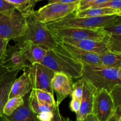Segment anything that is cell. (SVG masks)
Here are the masks:
<instances>
[{
    "instance_id": "obj_1",
    "label": "cell",
    "mask_w": 121,
    "mask_h": 121,
    "mask_svg": "<svg viewBox=\"0 0 121 121\" xmlns=\"http://www.w3.org/2000/svg\"><path fill=\"white\" fill-rule=\"evenodd\" d=\"M41 64L54 73H64L72 79H79L82 75V64L72 57L60 43L56 48L47 51Z\"/></svg>"
},
{
    "instance_id": "obj_2",
    "label": "cell",
    "mask_w": 121,
    "mask_h": 121,
    "mask_svg": "<svg viewBox=\"0 0 121 121\" xmlns=\"http://www.w3.org/2000/svg\"><path fill=\"white\" fill-rule=\"evenodd\" d=\"M81 78L93 85L97 90L110 92L121 85V68L107 67L102 65H83Z\"/></svg>"
},
{
    "instance_id": "obj_3",
    "label": "cell",
    "mask_w": 121,
    "mask_h": 121,
    "mask_svg": "<svg viewBox=\"0 0 121 121\" xmlns=\"http://www.w3.org/2000/svg\"><path fill=\"white\" fill-rule=\"evenodd\" d=\"M27 28L24 34L18 40L31 41L48 50L55 48L59 46L60 43L55 36L46 28L44 24L37 20L34 14L27 18Z\"/></svg>"
},
{
    "instance_id": "obj_4",
    "label": "cell",
    "mask_w": 121,
    "mask_h": 121,
    "mask_svg": "<svg viewBox=\"0 0 121 121\" xmlns=\"http://www.w3.org/2000/svg\"><path fill=\"white\" fill-rule=\"evenodd\" d=\"M27 18L15 8L0 13V39L9 41L24 34Z\"/></svg>"
},
{
    "instance_id": "obj_5",
    "label": "cell",
    "mask_w": 121,
    "mask_h": 121,
    "mask_svg": "<svg viewBox=\"0 0 121 121\" xmlns=\"http://www.w3.org/2000/svg\"><path fill=\"white\" fill-rule=\"evenodd\" d=\"M74 15V13L61 20L45 24V26L48 29L61 28L97 29L104 28L105 26L121 19V16L117 15L98 17L82 18L75 17Z\"/></svg>"
},
{
    "instance_id": "obj_6",
    "label": "cell",
    "mask_w": 121,
    "mask_h": 121,
    "mask_svg": "<svg viewBox=\"0 0 121 121\" xmlns=\"http://www.w3.org/2000/svg\"><path fill=\"white\" fill-rule=\"evenodd\" d=\"M78 2L63 4H47L38 10L34 11L37 20L44 24L52 23L67 17L76 13Z\"/></svg>"
},
{
    "instance_id": "obj_7",
    "label": "cell",
    "mask_w": 121,
    "mask_h": 121,
    "mask_svg": "<svg viewBox=\"0 0 121 121\" xmlns=\"http://www.w3.org/2000/svg\"><path fill=\"white\" fill-rule=\"evenodd\" d=\"M57 40L66 38L74 40H92L107 42L109 34L103 28L87 29L81 28H61L48 29Z\"/></svg>"
},
{
    "instance_id": "obj_8",
    "label": "cell",
    "mask_w": 121,
    "mask_h": 121,
    "mask_svg": "<svg viewBox=\"0 0 121 121\" xmlns=\"http://www.w3.org/2000/svg\"><path fill=\"white\" fill-rule=\"evenodd\" d=\"M28 69L32 89L42 90L54 95L51 83L55 73L41 63L30 64Z\"/></svg>"
},
{
    "instance_id": "obj_9",
    "label": "cell",
    "mask_w": 121,
    "mask_h": 121,
    "mask_svg": "<svg viewBox=\"0 0 121 121\" xmlns=\"http://www.w3.org/2000/svg\"><path fill=\"white\" fill-rule=\"evenodd\" d=\"M114 103L109 92L97 90L93 100L92 113L99 121H108L115 112Z\"/></svg>"
},
{
    "instance_id": "obj_10",
    "label": "cell",
    "mask_w": 121,
    "mask_h": 121,
    "mask_svg": "<svg viewBox=\"0 0 121 121\" xmlns=\"http://www.w3.org/2000/svg\"><path fill=\"white\" fill-rule=\"evenodd\" d=\"M29 65L18 46L7 44L2 61V67L7 73L24 71Z\"/></svg>"
},
{
    "instance_id": "obj_11",
    "label": "cell",
    "mask_w": 121,
    "mask_h": 121,
    "mask_svg": "<svg viewBox=\"0 0 121 121\" xmlns=\"http://www.w3.org/2000/svg\"><path fill=\"white\" fill-rule=\"evenodd\" d=\"M14 41L15 44L19 47L26 60L30 65L41 63L48 50L45 47L35 44L27 40L15 39Z\"/></svg>"
},
{
    "instance_id": "obj_12",
    "label": "cell",
    "mask_w": 121,
    "mask_h": 121,
    "mask_svg": "<svg viewBox=\"0 0 121 121\" xmlns=\"http://www.w3.org/2000/svg\"><path fill=\"white\" fill-rule=\"evenodd\" d=\"M73 79L62 73H55L52 79L51 86L53 92L57 96L56 105L59 106L61 102L72 94Z\"/></svg>"
},
{
    "instance_id": "obj_13",
    "label": "cell",
    "mask_w": 121,
    "mask_h": 121,
    "mask_svg": "<svg viewBox=\"0 0 121 121\" xmlns=\"http://www.w3.org/2000/svg\"><path fill=\"white\" fill-rule=\"evenodd\" d=\"M57 40L60 43L69 44L83 50L99 56L109 52L106 41L92 40H74L66 38H62Z\"/></svg>"
},
{
    "instance_id": "obj_14",
    "label": "cell",
    "mask_w": 121,
    "mask_h": 121,
    "mask_svg": "<svg viewBox=\"0 0 121 121\" xmlns=\"http://www.w3.org/2000/svg\"><path fill=\"white\" fill-rule=\"evenodd\" d=\"M96 91L97 89L93 85L83 80L82 98L79 111L76 113V121H83L87 115L92 113L93 100Z\"/></svg>"
},
{
    "instance_id": "obj_15",
    "label": "cell",
    "mask_w": 121,
    "mask_h": 121,
    "mask_svg": "<svg viewBox=\"0 0 121 121\" xmlns=\"http://www.w3.org/2000/svg\"><path fill=\"white\" fill-rule=\"evenodd\" d=\"M32 90V85L28 67L23 71L22 75L16 78L12 85L8 99L16 96L24 97Z\"/></svg>"
},
{
    "instance_id": "obj_16",
    "label": "cell",
    "mask_w": 121,
    "mask_h": 121,
    "mask_svg": "<svg viewBox=\"0 0 121 121\" xmlns=\"http://www.w3.org/2000/svg\"><path fill=\"white\" fill-rule=\"evenodd\" d=\"M67 52L83 65H102L99 55L86 52L69 44L60 43Z\"/></svg>"
},
{
    "instance_id": "obj_17",
    "label": "cell",
    "mask_w": 121,
    "mask_h": 121,
    "mask_svg": "<svg viewBox=\"0 0 121 121\" xmlns=\"http://www.w3.org/2000/svg\"><path fill=\"white\" fill-rule=\"evenodd\" d=\"M29 93L24 98V104L18 108L11 115L3 117L8 121H39L35 114L31 109L29 104Z\"/></svg>"
},
{
    "instance_id": "obj_18",
    "label": "cell",
    "mask_w": 121,
    "mask_h": 121,
    "mask_svg": "<svg viewBox=\"0 0 121 121\" xmlns=\"http://www.w3.org/2000/svg\"><path fill=\"white\" fill-rule=\"evenodd\" d=\"M18 71L8 73L0 78V118L3 115V109L8 100L12 85L17 78Z\"/></svg>"
},
{
    "instance_id": "obj_19",
    "label": "cell",
    "mask_w": 121,
    "mask_h": 121,
    "mask_svg": "<svg viewBox=\"0 0 121 121\" xmlns=\"http://www.w3.org/2000/svg\"><path fill=\"white\" fill-rule=\"evenodd\" d=\"M121 16V10L108 8H91L83 10L76 11L74 16L77 18L98 17L110 16V15Z\"/></svg>"
},
{
    "instance_id": "obj_20",
    "label": "cell",
    "mask_w": 121,
    "mask_h": 121,
    "mask_svg": "<svg viewBox=\"0 0 121 121\" xmlns=\"http://www.w3.org/2000/svg\"><path fill=\"white\" fill-rule=\"evenodd\" d=\"M11 4L23 16L27 18L34 14V7L37 0H5Z\"/></svg>"
},
{
    "instance_id": "obj_21",
    "label": "cell",
    "mask_w": 121,
    "mask_h": 121,
    "mask_svg": "<svg viewBox=\"0 0 121 121\" xmlns=\"http://www.w3.org/2000/svg\"><path fill=\"white\" fill-rule=\"evenodd\" d=\"M29 104L32 111L37 115L43 112H52L54 108V107H52L40 102L37 98L35 90L33 89L30 92Z\"/></svg>"
},
{
    "instance_id": "obj_22",
    "label": "cell",
    "mask_w": 121,
    "mask_h": 121,
    "mask_svg": "<svg viewBox=\"0 0 121 121\" xmlns=\"http://www.w3.org/2000/svg\"><path fill=\"white\" fill-rule=\"evenodd\" d=\"M99 56L102 66L112 68H121V54L108 52Z\"/></svg>"
},
{
    "instance_id": "obj_23",
    "label": "cell",
    "mask_w": 121,
    "mask_h": 121,
    "mask_svg": "<svg viewBox=\"0 0 121 121\" xmlns=\"http://www.w3.org/2000/svg\"><path fill=\"white\" fill-rule=\"evenodd\" d=\"M24 104V98L16 96L8 99L3 109V115L5 116H9Z\"/></svg>"
},
{
    "instance_id": "obj_24",
    "label": "cell",
    "mask_w": 121,
    "mask_h": 121,
    "mask_svg": "<svg viewBox=\"0 0 121 121\" xmlns=\"http://www.w3.org/2000/svg\"><path fill=\"white\" fill-rule=\"evenodd\" d=\"M35 90L37 98L40 102L53 108L56 106V102L54 100L53 95L42 90Z\"/></svg>"
},
{
    "instance_id": "obj_25",
    "label": "cell",
    "mask_w": 121,
    "mask_h": 121,
    "mask_svg": "<svg viewBox=\"0 0 121 121\" xmlns=\"http://www.w3.org/2000/svg\"><path fill=\"white\" fill-rule=\"evenodd\" d=\"M107 43L109 52L121 54V35L109 34Z\"/></svg>"
},
{
    "instance_id": "obj_26",
    "label": "cell",
    "mask_w": 121,
    "mask_h": 121,
    "mask_svg": "<svg viewBox=\"0 0 121 121\" xmlns=\"http://www.w3.org/2000/svg\"><path fill=\"white\" fill-rule=\"evenodd\" d=\"M83 80L80 78L76 82L73 83L72 89V99L78 100L81 102L83 95Z\"/></svg>"
},
{
    "instance_id": "obj_27",
    "label": "cell",
    "mask_w": 121,
    "mask_h": 121,
    "mask_svg": "<svg viewBox=\"0 0 121 121\" xmlns=\"http://www.w3.org/2000/svg\"><path fill=\"white\" fill-rule=\"evenodd\" d=\"M104 30L109 34L121 35V21L120 20L115 21L103 28Z\"/></svg>"
},
{
    "instance_id": "obj_28",
    "label": "cell",
    "mask_w": 121,
    "mask_h": 121,
    "mask_svg": "<svg viewBox=\"0 0 121 121\" xmlns=\"http://www.w3.org/2000/svg\"><path fill=\"white\" fill-rule=\"evenodd\" d=\"M109 93L113 99L115 108L117 110L121 107V85L116 86Z\"/></svg>"
},
{
    "instance_id": "obj_29",
    "label": "cell",
    "mask_w": 121,
    "mask_h": 121,
    "mask_svg": "<svg viewBox=\"0 0 121 121\" xmlns=\"http://www.w3.org/2000/svg\"><path fill=\"white\" fill-rule=\"evenodd\" d=\"M8 43H9V41L0 39V78L8 73L2 67V61H3L5 51Z\"/></svg>"
},
{
    "instance_id": "obj_30",
    "label": "cell",
    "mask_w": 121,
    "mask_h": 121,
    "mask_svg": "<svg viewBox=\"0 0 121 121\" xmlns=\"http://www.w3.org/2000/svg\"><path fill=\"white\" fill-rule=\"evenodd\" d=\"M97 7L108 8L117 9V10H121V0H111L106 3L100 5ZM97 7H95V8H97Z\"/></svg>"
},
{
    "instance_id": "obj_31",
    "label": "cell",
    "mask_w": 121,
    "mask_h": 121,
    "mask_svg": "<svg viewBox=\"0 0 121 121\" xmlns=\"http://www.w3.org/2000/svg\"><path fill=\"white\" fill-rule=\"evenodd\" d=\"M52 121H72L69 118H65L61 115L59 110V106L56 105L53 111V118Z\"/></svg>"
},
{
    "instance_id": "obj_32",
    "label": "cell",
    "mask_w": 121,
    "mask_h": 121,
    "mask_svg": "<svg viewBox=\"0 0 121 121\" xmlns=\"http://www.w3.org/2000/svg\"><path fill=\"white\" fill-rule=\"evenodd\" d=\"M111 1V0H96V1H94V2H92V3L87 5L85 6V7H83V8L79 11L83 10V9H87V8H95V7H98V6L100 5L104 4H105V3H106V2H109V1Z\"/></svg>"
},
{
    "instance_id": "obj_33",
    "label": "cell",
    "mask_w": 121,
    "mask_h": 121,
    "mask_svg": "<svg viewBox=\"0 0 121 121\" xmlns=\"http://www.w3.org/2000/svg\"><path fill=\"white\" fill-rule=\"evenodd\" d=\"M39 121H52L53 118V112H43L37 115Z\"/></svg>"
},
{
    "instance_id": "obj_34",
    "label": "cell",
    "mask_w": 121,
    "mask_h": 121,
    "mask_svg": "<svg viewBox=\"0 0 121 121\" xmlns=\"http://www.w3.org/2000/svg\"><path fill=\"white\" fill-rule=\"evenodd\" d=\"M13 8H15L11 4L7 2L5 0H0V13Z\"/></svg>"
},
{
    "instance_id": "obj_35",
    "label": "cell",
    "mask_w": 121,
    "mask_h": 121,
    "mask_svg": "<svg viewBox=\"0 0 121 121\" xmlns=\"http://www.w3.org/2000/svg\"><path fill=\"white\" fill-rule=\"evenodd\" d=\"M108 121H121V107L116 110L115 112Z\"/></svg>"
},
{
    "instance_id": "obj_36",
    "label": "cell",
    "mask_w": 121,
    "mask_h": 121,
    "mask_svg": "<svg viewBox=\"0 0 121 121\" xmlns=\"http://www.w3.org/2000/svg\"><path fill=\"white\" fill-rule=\"evenodd\" d=\"M41 1H44V0H37V2ZM48 1V4H52V3H63V4H70V3H76L78 2L79 0H46Z\"/></svg>"
},
{
    "instance_id": "obj_37",
    "label": "cell",
    "mask_w": 121,
    "mask_h": 121,
    "mask_svg": "<svg viewBox=\"0 0 121 121\" xmlns=\"http://www.w3.org/2000/svg\"><path fill=\"white\" fill-rule=\"evenodd\" d=\"M95 1H96V0H79L78 4L76 11L80 10L83 7H84L85 6L89 4L92 3V2H94Z\"/></svg>"
},
{
    "instance_id": "obj_38",
    "label": "cell",
    "mask_w": 121,
    "mask_h": 121,
    "mask_svg": "<svg viewBox=\"0 0 121 121\" xmlns=\"http://www.w3.org/2000/svg\"><path fill=\"white\" fill-rule=\"evenodd\" d=\"M82 121H99L98 119H97L96 117L93 114V113H91V114L88 115H87V117L85 118V119Z\"/></svg>"
},
{
    "instance_id": "obj_39",
    "label": "cell",
    "mask_w": 121,
    "mask_h": 121,
    "mask_svg": "<svg viewBox=\"0 0 121 121\" xmlns=\"http://www.w3.org/2000/svg\"><path fill=\"white\" fill-rule=\"evenodd\" d=\"M0 121H7V119H6L5 118L3 117V115H2V117L0 118Z\"/></svg>"
}]
</instances>
